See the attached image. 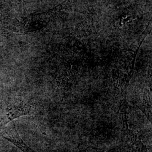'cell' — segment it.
Instances as JSON below:
<instances>
[{
	"label": "cell",
	"instance_id": "6da1fadb",
	"mask_svg": "<svg viewBox=\"0 0 152 152\" xmlns=\"http://www.w3.org/2000/svg\"><path fill=\"white\" fill-rule=\"evenodd\" d=\"M32 106L21 99H16L7 105L4 113L0 115V130L11 121L20 117L31 114Z\"/></svg>",
	"mask_w": 152,
	"mask_h": 152
},
{
	"label": "cell",
	"instance_id": "7a4b0ae2",
	"mask_svg": "<svg viewBox=\"0 0 152 152\" xmlns=\"http://www.w3.org/2000/svg\"><path fill=\"white\" fill-rule=\"evenodd\" d=\"M0 136L7 141H10L23 152H37L31 148L21 138L19 135L15 124L12 123L9 126L0 130ZM86 149L80 152H85Z\"/></svg>",
	"mask_w": 152,
	"mask_h": 152
}]
</instances>
